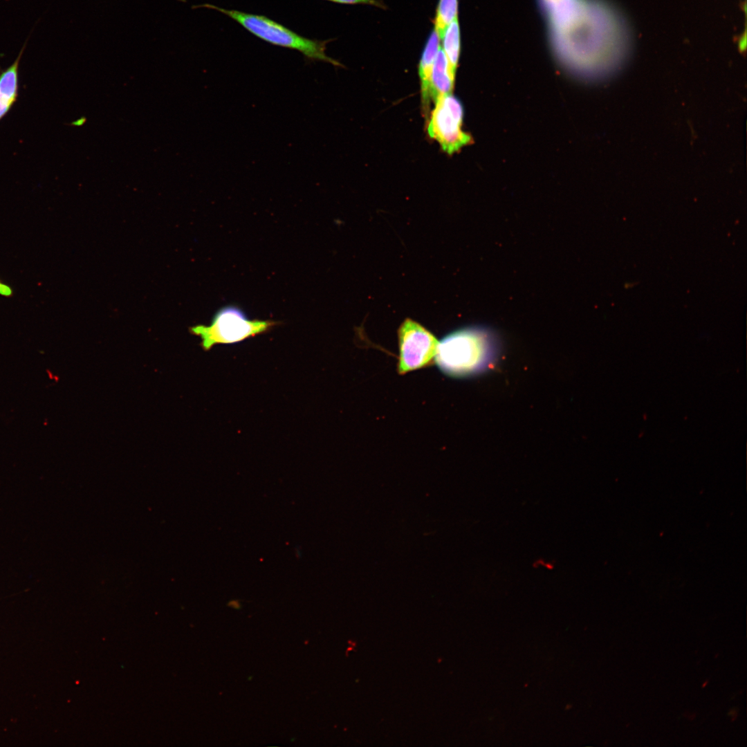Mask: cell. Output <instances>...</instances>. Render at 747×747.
<instances>
[{"instance_id": "6da1fadb", "label": "cell", "mask_w": 747, "mask_h": 747, "mask_svg": "<svg viewBox=\"0 0 747 747\" xmlns=\"http://www.w3.org/2000/svg\"><path fill=\"white\" fill-rule=\"evenodd\" d=\"M549 26L552 39H565L560 45L571 44L556 53L558 59L581 78H607L621 68L629 55L631 39L627 23L604 1L578 0Z\"/></svg>"}, {"instance_id": "7a4b0ae2", "label": "cell", "mask_w": 747, "mask_h": 747, "mask_svg": "<svg viewBox=\"0 0 747 747\" xmlns=\"http://www.w3.org/2000/svg\"><path fill=\"white\" fill-rule=\"evenodd\" d=\"M500 352L495 332L486 326H470L448 333L439 341L434 362L449 377L467 378L492 368Z\"/></svg>"}, {"instance_id": "3957f363", "label": "cell", "mask_w": 747, "mask_h": 747, "mask_svg": "<svg viewBox=\"0 0 747 747\" xmlns=\"http://www.w3.org/2000/svg\"><path fill=\"white\" fill-rule=\"evenodd\" d=\"M197 7L216 10L236 21L259 39L272 45L300 52L306 60L322 61L335 66H342L338 61L327 56L325 53L326 44L332 39L319 40L304 37L278 22L261 15L225 9L211 4H203Z\"/></svg>"}, {"instance_id": "277c9868", "label": "cell", "mask_w": 747, "mask_h": 747, "mask_svg": "<svg viewBox=\"0 0 747 747\" xmlns=\"http://www.w3.org/2000/svg\"><path fill=\"white\" fill-rule=\"evenodd\" d=\"M276 324L270 320H250L239 308L226 306L215 313L210 325H196L190 331L208 351L216 344H235L264 333Z\"/></svg>"}, {"instance_id": "5b68a950", "label": "cell", "mask_w": 747, "mask_h": 747, "mask_svg": "<svg viewBox=\"0 0 747 747\" xmlns=\"http://www.w3.org/2000/svg\"><path fill=\"white\" fill-rule=\"evenodd\" d=\"M434 102L427 133L444 151L452 155L472 142L471 136L461 129L463 107L452 93L439 97Z\"/></svg>"}, {"instance_id": "8992f818", "label": "cell", "mask_w": 747, "mask_h": 747, "mask_svg": "<svg viewBox=\"0 0 747 747\" xmlns=\"http://www.w3.org/2000/svg\"><path fill=\"white\" fill-rule=\"evenodd\" d=\"M397 371L404 375L434 362L439 340L418 322L405 319L398 330Z\"/></svg>"}, {"instance_id": "52a82bcc", "label": "cell", "mask_w": 747, "mask_h": 747, "mask_svg": "<svg viewBox=\"0 0 747 747\" xmlns=\"http://www.w3.org/2000/svg\"><path fill=\"white\" fill-rule=\"evenodd\" d=\"M28 38L24 42L13 63L5 69L0 68V121L8 114L17 100L19 63L27 46Z\"/></svg>"}, {"instance_id": "ba28073f", "label": "cell", "mask_w": 747, "mask_h": 747, "mask_svg": "<svg viewBox=\"0 0 747 747\" xmlns=\"http://www.w3.org/2000/svg\"><path fill=\"white\" fill-rule=\"evenodd\" d=\"M441 48V40L436 30L433 28L424 46L418 65V75L421 80V102L426 117L428 116L430 95V80L432 67L437 53Z\"/></svg>"}, {"instance_id": "9c48e42d", "label": "cell", "mask_w": 747, "mask_h": 747, "mask_svg": "<svg viewBox=\"0 0 747 747\" xmlns=\"http://www.w3.org/2000/svg\"><path fill=\"white\" fill-rule=\"evenodd\" d=\"M455 75L450 68L447 57L440 48L432 67L430 80V95L434 102L442 95L452 93Z\"/></svg>"}, {"instance_id": "30bf717a", "label": "cell", "mask_w": 747, "mask_h": 747, "mask_svg": "<svg viewBox=\"0 0 747 747\" xmlns=\"http://www.w3.org/2000/svg\"><path fill=\"white\" fill-rule=\"evenodd\" d=\"M440 40L441 47L447 57L450 71L455 75L461 52V33L458 17L446 27Z\"/></svg>"}, {"instance_id": "8fae6325", "label": "cell", "mask_w": 747, "mask_h": 747, "mask_svg": "<svg viewBox=\"0 0 747 747\" xmlns=\"http://www.w3.org/2000/svg\"><path fill=\"white\" fill-rule=\"evenodd\" d=\"M458 0H439L434 18V28L439 37L442 36L446 27L458 17Z\"/></svg>"}, {"instance_id": "7c38bea8", "label": "cell", "mask_w": 747, "mask_h": 747, "mask_svg": "<svg viewBox=\"0 0 747 747\" xmlns=\"http://www.w3.org/2000/svg\"><path fill=\"white\" fill-rule=\"evenodd\" d=\"M330 1L342 4H367L379 8H384L385 5L377 0H330Z\"/></svg>"}, {"instance_id": "4fadbf2b", "label": "cell", "mask_w": 747, "mask_h": 747, "mask_svg": "<svg viewBox=\"0 0 747 747\" xmlns=\"http://www.w3.org/2000/svg\"><path fill=\"white\" fill-rule=\"evenodd\" d=\"M12 293L10 287L0 281V295L3 296H10Z\"/></svg>"}, {"instance_id": "5bb4252c", "label": "cell", "mask_w": 747, "mask_h": 747, "mask_svg": "<svg viewBox=\"0 0 747 747\" xmlns=\"http://www.w3.org/2000/svg\"><path fill=\"white\" fill-rule=\"evenodd\" d=\"M86 118L85 116H82L80 118H79L78 120L71 122V124L73 125V126L80 127V126L84 125L86 123Z\"/></svg>"}, {"instance_id": "9a60e30c", "label": "cell", "mask_w": 747, "mask_h": 747, "mask_svg": "<svg viewBox=\"0 0 747 747\" xmlns=\"http://www.w3.org/2000/svg\"><path fill=\"white\" fill-rule=\"evenodd\" d=\"M326 1H330V0H326Z\"/></svg>"}]
</instances>
